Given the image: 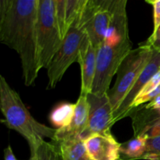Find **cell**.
Returning a JSON list of instances; mask_svg holds the SVG:
<instances>
[{"label": "cell", "mask_w": 160, "mask_h": 160, "mask_svg": "<svg viewBox=\"0 0 160 160\" xmlns=\"http://www.w3.org/2000/svg\"><path fill=\"white\" fill-rule=\"evenodd\" d=\"M127 0H114L110 23L105 35L103 43L116 46L130 38L127 15Z\"/></svg>", "instance_id": "11"}, {"label": "cell", "mask_w": 160, "mask_h": 160, "mask_svg": "<svg viewBox=\"0 0 160 160\" xmlns=\"http://www.w3.org/2000/svg\"><path fill=\"white\" fill-rule=\"evenodd\" d=\"M84 144L93 160L120 159V144L112 134H94L84 139Z\"/></svg>", "instance_id": "13"}, {"label": "cell", "mask_w": 160, "mask_h": 160, "mask_svg": "<svg viewBox=\"0 0 160 160\" xmlns=\"http://www.w3.org/2000/svg\"><path fill=\"white\" fill-rule=\"evenodd\" d=\"M37 160H62L57 145L43 141L36 150Z\"/></svg>", "instance_id": "18"}, {"label": "cell", "mask_w": 160, "mask_h": 160, "mask_svg": "<svg viewBox=\"0 0 160 160\" xmlns=\"http://www.w3.org/2000/svg\"><path fill=\"white\" fill-rule=\"evenodd\" d=\"M85 2L86 0H55V14L62 38L79 17Z\"/></svg>", "instance_id": "14"}, {"label": "cell", "mask_w": 160, "mask_h": 160, "mask_svg": "<svg viewBox=\"0 0 160 160\" xmlns=\"http://www.w3.org/2000/svg\"><path fill=\"white\" fill-rule=\"evenodd\" d=\"M0 111L4 117L0 121L26 139L31 152H36L38 146L45 138L54 141L56 129L37 121L23 104L20 95L10 87L2 74H0Z\"/></svg>", "instance_id": "2"}, {"label": "cell", "mask_w": 160, "mask_h": 160, "mask_svg": "<svg viewBox=\"0 0 160 160\" xmlns=\"http://www.w3.org/2000/svg\"><path fill=\"white\" fill-rule=\"evenodd\" d=\"M140 135L145 136L147 138L160 136V117L148 124L143 130Z\"/></svg>", "instance_id": "22"}, {"label": "cell", "mask_w": 160, "mask_h": 160, "mask_svg": "<svg viewBox=\"0 0 160 160\" xmlns=\"http://www.w3.org/2000/svg\"><path fill=\"white\" fill-rule=\"evenodd\" d=\"M57 145L62 160H93L81 138L62 142Z\"/></svg>", "instance_id": "15"}, {"label": "cell", "mask_w": 160, "mask_h": 160, "mask_svg": "<svg viewBox=\"0 0 160 160\" xmlns=\"http://www.w3.org/2000/svg\"><path fill=\"white\" fill-rule=\"evenodd\" d=\"M28 160H37V155H36V152H31V157Z\"/></svg>", "instance_id": "25"}, {"label": "cell", "mask_w": 160, "mask_h": 160, "mask_svg": "<svg viewBox=\"0 0 160 160\" xmlns=\"http://www.w3.org/2000/svg\"><path fill=\"white\" fill-rule=\"evenodd\" d=\"M118 160H120V159H118Z\"/></svg>", "instance_id": "26"}, {"label": "cell", "mask_w": 160, "mask_h": 160, "mask_svg": "<svg viewBox=\"0 0 160 160\" xmlns=\"http://www.w3.org/2000/svg\"><path fill=\"white\" fill-rule=\"evenodd\" d=\"M146 2L153 7V31L150 36L154 35L160 26V0H147Z\"/></svg>", "instance_id": "21"}, {"label": "cell", "mask_w": 160, "mask_h": 160, "mask_svg": "<svg viewBox=\"0 0 160 160\" xmlns=\"http://www.w3.org/2000/svg\"><path fill=\"white\" fill-rule=\"evenodd\" d=\"M4 160H18L16 158L10 145H8L4 149Z\"/></svg>", "instance_id": "24"}, {"label": "cell", "mask_w": 160, "mask_h": 160, "mask_svg": "<svg viewBox=\"0 0 160 160\" xmlns=\"http://www.w3.org/2000/svg\"><path fill=\"white\" fill-rule=\"evenodd\" d=\"M96 58L97 48L92 45L85 34L80 47L77 61L80 65L81 73V95H88L92 93L96 72Z\"/></svg>", "instance_id": "12"}, {"label": "cell", "mask_w": 160, "mask_h": 160, "mask_svg": "<svg viewBox=\"0 0 160 160\" xmlns=\"http://www.w3.org/2000/svg\"><path fill=\"white\" fill-rule=\"evenodd\" d=\"M114 0H86L77 18L92 45L98 48L105 38L112 15Z\"/></svg>", "instance_id": "7"}, {"label": "cell", "mask_w": 160, "mask_h": 160, "mask_svg": "<svg viewBox=\"0 0 160 160\" xmlns=\"http://www.w3.org/2000/svg\"><path fill=\"white\" fill-rule=\"evenodd\" d=\"M152 52L153 48L151 45L142 44L138 48L131 50L121 62L117 72L115 84L107 92L113 113L151 59Z\"/></svg>", "instance_id": "4"}, {"label": "cell", "mask_w": 160, "mask_h": 160, "mask_svg": "<svg viewBox=\"0 0 160 160\" xmlns=\"http://www.w3.org/2000/svg\"><path fill=\"white\" fill-rule=\"evenodd\" d=\"M147 138L143 135L134 137L133 139L120 144V152L128 159H142L146 151Z\"/></svg>", "instance_id": "17"}, {"label": "cell", "mask_w": 160, "mask_h": 160, "mask_svg": "<svg viewBox=\"0 0 160 160\" xmlns=\"http://www.w3.org/2000/svg\"><path fill=\"white\" fill-rule=\"evenodd\" d=\"M36 32L39 67L47 69L63 40L56 21L55 0H39Z\"/></svg>", "instance_id": "3"}, {"label": "cell", "mask_w": 160, "mask_h": 160, "mask_svg": "<svg viewBox=\"0 0 160 160\" xmlns=\"http://www.w3.org/2000/svg\"><path fill=\"white\" fill-rule=\"evenodd\" d=\"M131 39L116 46L102 43L97 48L96 72L92 93L98 95L107 94L111 81L117 74L119 67L132 50Z\"/></svg>", "instance_id": "5"}, {"label": "cell", "mask_w": 160, "mask_h": 160, "mask_svg": "<svg viewBox=\"0 0 160 160\" xmlns=\"http://www.w3.org/2000/svg\"><path fill=\"white\" fill-rule=\"evenodd\" d=\"M160 84V70L158 73H156L148 82L146 83L145 86H144L143 88L142 89V91L140 92V93L138 94L137 97L135 98V99H139V98H143L144 96L148 95V93H150L151 92H152L156 88H157ZM134 99V100H135Z\"/></svg>", "instance_id": "20"}, {"label": "cell", "mask_w": 160, "mask_h": 160, "mask_svg": "<svg viewBox=\"0 0 160 160\" xmlns=\"http://www.w3.org/2000/svg\"><path fill=\"white\" fill-rule=\"evenodd\" d=\"M89 104L88 121L80 138L84 141L94 134H109L113 125V110L107 94L90 93L87 95Z\"/></svg>", "instance_id": "8"}, {"label": "cell", "mask_w": 160, "mask_h": 160, "mask_svg": "<svg viewBox=\"0 0 160 160\" xmlns=\"http://www.w3.org/2000/svg\"><path fill=\"white\" fill-rule=\"evenodd\" d=\"M39 0H0V42L15 50L26 86L36 81L39 67L36 25Z\"/></svg>", "instance_id": "1"}, {"label": "cell", "mask_w": 160, "mask_h": 160, "mask_svg": "<svg viewBox=\"0 0 160 160\" xmlns=\"http://www.w3.org/2000/svg\"><path fill=\"white\" fill-rule=\"evenodd\" d=\"M75 105L74 116L70 124L63 128L56 129L53 141L56 145L80 138L87 127L89 115V104L87 95H80Z\"/></svg>", "instance_id": "10"}, {"label": "cell", "mask_w": 160, "mask_h": 160, "mask_svg": "<svg viewBox=\"0 0 160 160\" xmlns=\"http://www.w3.org/2000/svg\"><path fill=\"white\" fill-rule=\"evenodd\" d=\"M76 105L70 102H63L58 105L52 111L49 120L52 124L60 129L68 126L74 116Z\"/></svg>", "instance_id": "16"}, {"label": "cell", "mask_w": 160, "mask_h": 160, "mask_svg": "<svg viewBox=\"0 0 160 160\" xmlns=\"http://www.w3.org/2000/svg\"><path fill=\"white\" fill-rule=\"evenodd\" d=\"M142 159L160 160V136L147 138L146 151Z\"/></svg>", "instance_id": "19"}, {"label": "cell", "mask_w": 160, "mask_h": 160, "mask_svg": "<svg viewBox=\"0 0 160 160\" xmlns=\"http://www.w3.org/2000/svg\"><path fill=\"white\" fill-rule=\"evenodd\" d=\"M144 108L146 109H149V110L155 111L160 116V95L149 102L148 104L144 106Z\"/></svg>", "instance_id": "23"}, {"label": "cell", "mask_w": 160, "mask_h": 160, "mask_svg": "<svg viewBox=\"0 0 160 160\" xmlns=\"http://www.w3.org/2000/svg\"><path fill=\"white\" fill-rule=\"evenodd\" d=\"M85 35V30L75 20L67 31L62 45L48 65V88H53L61 81L73 62L78 61L80 47Z\"/></svg>", "instance_id": "6"}, {"label": "cell", "mask_w": 160, "mask_h": 160, "mask_svg": "<svg viewBox=\"0 0 160 160\" xmlns=\"http://www.w3.org/2000/svg\"><path fill=\"white\" fill-rule=\"evenodd\" d=\"M153 48V47H152ZM160 70V50L153 48V52L149 59L148 62L135 82L131 86V89L128 92L127 95L121 104L120 105L117 110L113 113V124L118 120H122L124 117H128V113L131 109V105L135 99L136 97L138 95L146 83Z\"/></svg>", "instance_id": "9"}]
</instances>
